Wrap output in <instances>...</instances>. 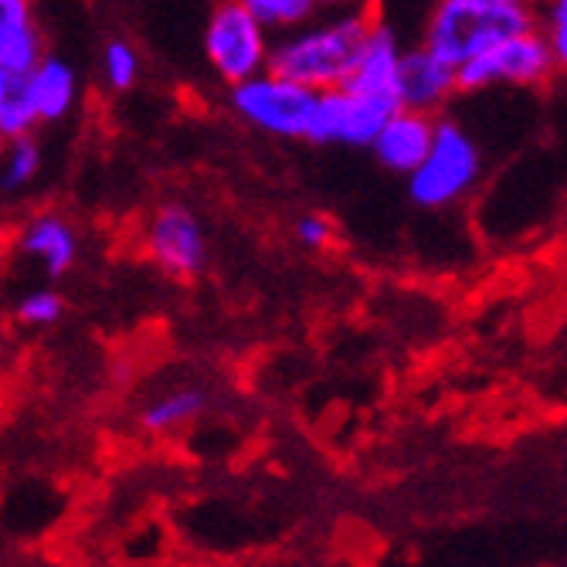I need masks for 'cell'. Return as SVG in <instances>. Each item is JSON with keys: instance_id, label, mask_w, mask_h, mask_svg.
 Segmentation results:
<instances>
[{"instance_id": "1", "label": "cell", "mask_w": 567, "mask_h": 567, "mask_svg": "<svg viewBox=\"0 0 567 567\" xmlns=\"http://www.w3.org/2000/svg\"><path fill=\"white\" fill-rule=\"evenodd\" d=\"M374 14L378 11H317L272 38L269 69L313 92L343 85Z\"/></svg>"}, {"instance_id": "2", "label": "cell", "mask_w": 567, "mask_h": 567, "mask_svg": "<svg viewBox=\"0 0 567 567\" xmlns=\"http://www.w3.org/2000/svg\"><path fill=\"white\" fill-rule=\"evenodd\" d=\"M486 161L476 136L452 116H435L432 140L419 167L404 174L408 197L422 212H445L466 200L483 181Z\"/></svg>"}, {"instance_id": "3", "label": "cell", "mask_w": 567, "mask_h": 567, "mask_svg": "<svg viewBox=\"0 0 567 567\" xmlns=\"http://www.w3.org/2000/svg\"><path fill=\"white\" fill-rule=\"evenodd\" d=\"M530 11L480 4V0H432L429 18L422 24V44L449 65H462L503 38L527 31Z\"/></svg>"}, {"instance_id": "4", "label": "cell", "mask_w": 567, "mask_h": 567, "mask_svg": "<svg viewBox=\"0 0 567 567\" xmlns=\"http://www.w3.org/2000/svg\"><path fill=\"white\" fill-rule=\"evenodd\" d=\"M564 72V65L554 59V51L547 48V41L527 28L503 38L499 44H493L483 55L462 62L455 69V82H458V95L466 92H489V89H547L557 82V75Z\"/></svg>"}, {"instance_id": "5", "label": "cell", "mask_w": 567, "mask_h": 567, "mask_svg": "<svg viewBox=\"0 0 567 567\" xmlns=\"http://www.w3.org/2000/svg\"><path fill=\"white\" fill-rule=\"evenodd\" d=\"M317 92L306 89L272 69H262L259 75H248L235 85H228V106L231 113L272 140H306L309 116H313Z\"/></svg>"}, {"instance_id": "6", "label": "cell", "mask_w": 567, "mask_h": 567, "mask_svg": "<svg viewBox=\"0 0 567 567\" xmlns=\"http://www.w3.org/2000/svg\"><path fill=\"white\" fill-rule=\"evenodd\" d=\"M272 38L276 34L259 18H251L238 0H215L200 34L204 62L218 75V82L235 85L269 69Z\"/></svg>"}, {"instance_id": "7", "label": "cell", "mask_w": 567, "mask_h": 567, "mask_svg": "<svg viewBox=\"0 0 567 567\" xmlns=\"http://www.w3.org/2000/svg\"><path fill=\"white\" fill-rule=\"evenodd\" d=\"M140 251L150 266L177 282H194L212 259V241L204 221L184 200H164L140 228Z\"/></svg>"}, {"instance_id": "8", "label": "cell", "mask_w": 567, "mask_h": 567, "mask_svg": "<svg viewBox=\"0 0 567 567\" xmlns=\"http://www.w3.org/2000/svg\"><path fill=\"white\" fill-rule=\"evenodd\" d=\"M398 106L384 95H364L347 85L323 89L313 99V116H309L306 143L317 146H371L381 123Z\"/></svg>"}, {"instance_id": "9", "label": "cell", "mask_w": 567, "mask_h": 567, "mask_svg": "<svg viewBox=\"0 0 567 567\" xmlns=\"http://www.w3.org/2000/svg\"><path fill=\"white\" fill-rule=\"evenodd\" d=\"M455 95H458L455 65L442 62L435 51H429L422 41L401 51L398 79H394L398 106L439 116V113H445L452 106Z\"/></svg>"}, {"instance_id": "10", "label": "cell", "mask_w": 567, "mask_h": 567, "mask_svg": "<svg viewBox=\"0 0 567 567\" xmlns=\"http://www.w3.org/2000/svg\"><path fill=\"white\" fill-rule=\"evenodd\" d=\"M14 248L28 262H38L48 279H62L75 269L82 255V235L62 212H38L31 215L14 238Z\"/></svg>"}, {"instance_id": "11", "label": "cell", "mask_w": 567, "mask_h": 567, "mask_svg": "<svg viewBox=\"0 0 567 567\" xmlns=\"http://www.w3.org/2000/svg\"><path fill=\"white\" fill-rule=\"evenodd\" d=\"M401 51H404V44H401L398 31L378 11L368 34H364V41H360V48H357V59H353L350 75H347L343 85L353 89V92H364V95L394 99V79H398Z\"/></svg>"}, {"instance_id": "12", "label": "cell", "mask_w": 567, "mask_h": 567, "mask_svg": "<svg viewBox=\"0 0 567 567\" xmlns=\"http://www.w3.org/2000/svg\"><path fill=\"white\" fill-rule=\"evenodd\" d=\"M432 126H435V116L394 106L391 116L381 123L378 136L371 140L374 157L391 174H401V177L411 174L419 167V161L425 157L429 140H432Z\"/></svg>"}, {"instance_id": "13", "label": "cell", "mask_w": 567, "mask_h": 567, "mask_svg": "<svg viewBox=\"0 0 567 567\" xmlns=\"http://www.w3.org/2000/svg\"><path fill=\"white\" fill-rule=\"evenodd\" d=\"M24 85H28L31 106H34L41 126L69 120L72 110L79 106V95H82L79 72L65 59L48 55V51L24 72Z\"/></svg>"}, {"instance_id": "14", "label": "cell", "mask_w": 567, "mask_h": 567, "mask_svg": "<svg viewBox=\"0 0 567 567\" xmlns=\"http://www.w3.org/2000/svg\"><path fill=\"white\" fill-rule=\"evenodd\" d=\"M44 55L34 0H0V72L24 75Z\"/></svg>"}, {"instance_id": "15", "label": "cell", "mask_w": 567, "mask_h": 567, "mask_svg": "<svg viewBox=\"0 0 567 567\" xmlns=\"http://www.w3.org/2000/svg\"><path fill=\"white\" fill-rule=\"evenodd\" d=\"M44 167V150L34 133L0 140V194L18 197L24 194Z\"/></svg>"}, {"instance_id": "16", "label": "cell", "mask_w": 567, "mask_h": 567, "mask_svg": "<svg viewBox=\"0 0 567 567\" xmlns=\"http://www.w3.org/2000/svg\"><path fill=\"white\" fill-rule=\"evenodd\" d=\"M204 408H208V394L200 388H177V391L161 394L157 401H150L140 411V425L150 435H171V432L184 429L187 422H194Z\"/></svg>"}, {"instance_id": "17", "label": "cell", "mask_w": 567, "mask_h": 567, "mask_svg": "<svg viewBox=\"0 0 567 567\" xmlns=\"http://www.w3.org/2000/svg\"><path fill=\"white\" fill-rule=\"evenodd\" d=\"M38 126L41 123L31 106L24 75H4V85H0V140L38 133Z\"/></svg>"}, {"instance_id": "18", "label": "cell", "mask_w": 567, "mask_h": 567, "mask_svg": "<svg viewBox=\"0 0 567 567\" xmlns=\"http://www.w3.org/2000/svg\"><path fill=\"white\" fill-rule=\"evenodd\" d=\"M238 4L251 18H259L272 34H282V31L309 21V18L320 11L317 0H238Z\"/></svg>"}, {"instance_id": "19", "label": "cell", "mask_w": 567, "mask_h": 567, "mask_svg": "<svg viewBox=\"0 0 567 567\" xmlns=\"http://www.w3.org/2000/svg\"><path fill=\"white\" fill-rule=\"evenodd\" d=\"M140 72H143V59L136 44H130L126 38H113L102 48V79H106V89L130 92L140 82Z\"/></svg>"}, {"instance_id": "20", "label": "cell", "mask_w": 567, "mask_h": 567, "mask_svg": "<svg viewBox=\"0 0 567 567\" xmlns=\"http://www.w3.org/2000/svg\"><path fill=\"white\" fill-rule=\"evenodd\" d=\"M530 28L547 41L554 59L567 65V0H537L530 11Z\"/></svg>"}, {"instance_id": "21", "label": "cell", "mask_w": 567, "mask_h": 567, "mask_svg": "<svg viewBox=\"0 0 567 567\" xmlns=\"http://www.w3.org/2000/svg\"><path fill=\"white\" fill-rule=\"evenodd\" d=\"M65 313V299L55 289H31L18 299V320L24 327H55Z\"/></svg>"}, {"instance_id": "22", "label": "cell", "mask_w": 567, "mask_h": 567, "mask_svg": "<svg viewBox=\"0 0 567 567\" xmlns=\"http://www.w3.org/2000/svg\"><path fill=\"white\" fill-rule=\"evenodd\" d=\"M292 235H296V241H299L302 248H309V251H323V248H330V245L337 241V225H333L330 215L306 212V215L296 218Z\"/></svg>"}, {"instance_id": "23", "label": "cell", "mask_w": 567, "mask_h": 567, "mask_svg": "<svg viewBox=\"0 0 567 567\" xmlns=\"http://www.w3.org/2000/svg\"><path fill=\"white\" fill-rule=\"evenodd\" d=\"M320 11H378V0H317Z\"/></svg>"}, {"instance_id": "24", "label": "cell", "mask_w": 567, "mask_h": 567, "mask_svg": "<svg viewBox=\"0 0 567 567\" xmlns=\"http://www.w3.org/2000/svg\"><path fill=\"white\" fill-rule=\"evenodd\" d=\"M480 4H499V8H517V11H534L537 0H480Z\"/></svg>"}, {"instance_id": "25", "label": "cell", "mask_w": 567, "mask_h": 567, "mask_svg": "<svg viewBox=\"0 0 567 567\" xmlns=\"http://www.w3.org/2000/svg\"><path fill=\"white\" fill-rule=\"evenodd\" d=\"M0 85H4V72H0Z\"/></svg>"}]
</instances>
